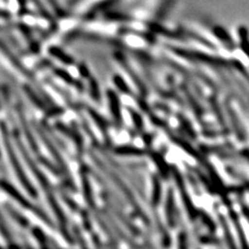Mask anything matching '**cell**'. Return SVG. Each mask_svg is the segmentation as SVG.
Here are the masks:
<instances>
[{
	"label": "cell",
	"instance_id": "1",
	"mask_svg": "<svg viewBox=\"0 0 249 249\" xmlns=\"http://www.w3.org/2000/svg\"><path fill=\"white\" fill-rule=\"evenodd\" d=\"M16 142L18 143L19 145V149H20V152L23 156V158H24V160L27 162V164L30 168V170L33 171V174L35 175V178H36V181L38 182V184H40V186L42 187V188L44 189V192H45V196H46V198L47 200H48L49 205L52 209V211L54 213V215L56 216L57 220L59 222V228H60V231L62 233V236L65 237V239L68 241V242H71V238H70V235L68 232V230H67V224H68V221L66 219V217L64 215V212L61 211V209L58 205L57 200L55 199V196H54V194L52 192V189H51V186L50 184L48 183V181H47V178H45V176L41 173L40 170H38V168L36 167V165L35 164V162H33V160L30 159L29 155L27 154V152L24 150V146H23V144L21 143V140L20 138H16Z\"/></svg>",
	"mask_w": 249,
	"mask_h": 249
},
{
	"label": "cell",
	"instance_id": "2",
	"mask_svg": "<svg viewBox=\"0 0 249 249\" xmlns=\"http://www.w3.org/2000/svg\"><path fill=\"white\" fill-rule=\"evenodd\" d=\"M0 132H1L3 146H4V150H5V153L7 156V160H9V162H10V164L12 166V169L14 171L16 178H18V181L21 184V186L25 189V191L29 194L30 196L36 197L37 194H36L35 187L31 185L30 181L28 180V178L26 177L24 170H23V168H22V165L17 157V155H16V152L14 151V147L12 145L11 139H10V135H9V133H7V128H6L4 123H0Z\"/></svg>",
	"mask_w": 249,
	"mask_h": 249
},
{
	"label": "cell",
	"instance_id": "3",
	"mask_svg": "<svg viewBox=\"0 0 249 249\" xmlns=\"http://www.w3.org/2000/svg\"><path fill=\"white\" fill-rule=\"evenodd\" d=\"M0 188H1L7 196L12 197L16 202H17V204H19V206H21L23 209H26L28 211L35 213L41 220H43L47 225H48V227L53 228L52 222L49 218L47 217V215L44 212H42L40 209L35 207L28 199H26L24 196H23L12 184L7 183L6 181H0Z\"/></svg>",
	"mask_w": 249,
	"mask_h": 249
},
{
	"label": "cell",
	"instance_id": "4",
	"mask_svg": "<svg viewBox=\"0 0 249 249\" xmlns=\"http://www.w3.org/2000/svg\"><path fill=\"white\" fill-rule=\"evenodd\" d=\"M0 54H1L2 57H4V59L9 62V64L12 66V68H14L17 72H19L23 77H26L28 79H31V78H33L31 73L24 66H23L22 62L18 59V57H16L15 54L7 48L6 45L1 41H0Z\"/></svg>",
	"mask_w": 249,
	"mask_h": 249
},
{
	"label": "cell",
	"instance_id": "5",
	"mask_svg": "<svg viewBox=\"0 0 249 249\" xmlns=\"http://www.w3.org/2000/svg\"><path fill=\"white\" fill-rule=\"evenodd\" d=\"M212 30H213L214 36L223 45L227 46L229 49H233V48H235V42H233V40L231 38V35L229 34V31L227 29L223 28L220 25H215Z\"/></svg>",
	"mask_w": 249,
	"mask_h": 249
},
{
	"label": "cell",
	"instance_id": "6",
	"mask_svg": "<svg viewBox=\"0 0 249 249\" xmlns=\"http://www.w3.org/2000/svg\"><path fill=\"white\" fill-rule=\"evenodd\" d=\"M151 30L153 33L160 35L162 36H166L169 38H177V40H180V38H184L186 36L184 35L183 31H171L165 27L161 26L160 24H157V23H152L150 25Z\"/></svg>",
	"mask_w": 249,
	"mask_h": 249
},
{
	"label": "cell",
	"instance_id": "7",
	"mask_svg": "<svg viewBox=\"0 0 249 249\" xmlns=\"http://www.w3.org/2000/svg\"><path fill=\"white\" fill-rule=\"evenodd\" d=\"M49 54L51 56H53L54 58H56L57 60H59L60 62H62L64 65H68V66H71L75 64V60L72 56H70L69 54H67L64 50L60 49L59 47L56 46H52L49 48L48 50Z\"/></svg>",
	"mask_w": 249,
	"mask_h": 249
},
{
	"label": "cell",
	"instance_id": "8",
	"mask_svg": "<svg viewBox=\"0 0 249 249\" xmlns=\"http://www.w3.org/2000/svg\"><path fill=\"white\" fill-rule=\"evenodd\" d=\"M53 73H54V75H55L56 77H58L60 80L66 82L67 84L72 85V87H74V88H76L78 89H83L82 83H80L79 81L76 80L75 78H73L68 72H66L65 70L55 68V69L53 70Z\"/></svg>",
	"mask_w": 249,
	"mask_h": 249
},
{
	"label": "cell",
	"instance_id": "9",
	"mask_svg": "<svg viewBox=\"0 0 249 249\" xmlns=\"http://www.w3.org/2000/svg\"><path fill=\"white\" fill-rule=\"evenodd\" d=\"M107 97H108V102L109 107H110L111 114L116 122H121V110H120V103H119V98L118 96L112 90L107 91Z\"/></svg>",
	"mask_w": 249,
	"mask_h": 249
},
{
	"label": "cell",
	"instance_id": "10",
	"mask_svg": "<svg viewBox=\"0 0 249 249\" xmlns=\"http://www.w3.org/2000/svg\"><path fill=\"white\" fill-rule=\"evenodd\" d=\"M57 129L60 130L62 133L66 134L68 137H70V138L73 140V142L76 144V146L78 147V151H82L83 142H82L81 136L78 134V132H76V131H74L72 129H70V128L64 126V124H57Z\"/></svg>",
	"mask_w": 249,
	"mask_h": 249
},
{
	"label": "cell",
	"instance_id": "11",
	"mask_svg": "<svg viewBox=\"0 0 249 249\" xmlns=\"http://www.w3.org/2000/svg\"><path fill=\"white\" fill-rule=\"evenodd\" d=\"M238 36L240 40V46L245 55L249 58V31L245 26H239Z\"/></svg>",
	"mask_w": 249,
	"mask_h": 249
},
{
	"label": "cell",
	"instance_id": "12",
	"mask_svg": "<svg viewBox=\"0 0 249 249\" xmlns=\"http://www.w3.org/2000/svg\"><path fill=\"white\" fill-rule=\"evenodd\" d=\"M18 111H19V119L21 121L22 127H23V131H24L25 133H26V139H27V142H28V144H29V146L31 147V149H33L36 153L37 152V144L35 142V138L33 137V135L30 134V131H29V129L27 127V124H26L24 115H23V112L21 110V107H18Z\"/></svg>",
	"mask_w": 249,
	"mask_h": 249
},
{
	"label": "cell",
	"instance_id": "13",
	"mask_svg": "<svg viewBox=\"0 0 249 249\" xmlns=\"http://www.w3.org/2000/svg\"><path fill=\"white\" fill-rule=\"evenodd\" d=\"M23 89H24L27 97L30 99L31 102L34 103V105H36L38 109H45V103L43 102V100L38 97L36 93L28 87V85H24Z\"/></svg>",
	"mask_w": 249,
	"mask_h": 249
},
{
	"label": "cell",
	"instance_id": "14",
	"mask_svg": "<svg viewBox=\"0 0 249 249\" xmlns=\"http://www.w3.org/2000/svg\"><path fill=\"white\" fill-rule=\"evenodd\" d=\"M41 137L43 138V142H44V143L46 144V146H47V149L49 150V152H51V154H52V156L54 157V159H55L59 164L61 165V167H65V165H64V161H62V159H61V156L59 155V153L55 150V147L53 146V144L49 142L48 140V138H47L44 134H41Z\"/></svg>",
	"mask_w": 249,
	"mask_h": 249
},
{
	"label": "cell",
	"instance_id": "15",
	"mask_svg": "<svg viewBox=\"0 0 249 249\" xmlns=\"http://www.w3.org/2000/svg\"><path fill=\"white\" fill-rule=\"evenodd\" d=\"M82 187H83V196L85 197V200H87L88 204L89 206L92 205V197H91V187L89 183L87 174H84L82 176Z\"/></svg>",
	"mask_w": 249,
	"mask_h": 249
},
{
	"label": "cell",
	"instance_id": "16",
	"mask_svg": "<svg viewBox=\"0 0 249 249\" xmlns=\"http://www.w3.org/2000/svg\"><path fill=\"white\" fill-rule=\"evenodd\" d=\"M89 95H90V97L95 101H99V99L101 97L99 83L97 82L95 78H92L91 76L89 78Z\"/></svg>",
	"mask_w": 249,
	"mask_h": 249
},
{
	"label": "cell",
	"instance_id": "17",
	"mask_svg": "<svg viewBox=\"0 0 249 249\" xmlns=\"http://www.w3.org/2000/svg\"><path fill=\"white\" fill-rule=\"evenodd\" d=\"M33 2L36 4V9L40 12V14L42 15V17H44L45 19L48 20L49 22H53V18L51 17V14L50 12L46 9L45 5L43 4V2L41 0H33Z\"/></svg>",
	"mask_w": 249,
	"mask_h": 249
},
{
	"label": "cell",
	"instance_id": "18",
	"mask_svg": "<svg viewBox=\"0 0 249 249\" xmlns=\"http://www.w3.org/2000/svg\"><path fill=\"white\" fill-rule=\"evenodd\" d=\"M0 233H1V236L3 237V239L6 241L7 244H9L10 246L14 244L11 233L9 231H7L5 224H4V221L2 220L1 217H0Z\"/></svg>",
	"mask_w": 249,
	"mask_h": 249
},
{
	"label": "cell",
	"instance_id": "19",
	"mask_svg": "<svg viewBox=\"0 0 249 249\" xmlns=\"http://www.w3.org/2000/svg\"><path fill=\"white\" fill-rule=\"evenodd\" d=\"M33 233H34V236L36 237V239L37 240L38 244L41 245L42 249H47V242H46V238L44 236L43 231L40 229L36 228V229L33 230Z\"/></svg>",
	"mask_w": 249,
	"mask_h": 249
},
{
	"label": "cell",
	"instance_id": "20",
	"mask_svg": "<svg viewBox=\"0 0 249 249\" xmlns=\"http://www.w3.org/2000/svg\"><path fill=\"white\" fill-rule=\"evenodd\" d=\"M113 81H114L115 87L118 88L121 91L126 92V93L129 92V89H128V87H127V84H126V82L124 81V79H123L122 77H120V76H114Z\"/></svg>",
	"mask_w": 249,
	"mask_h": 249
},
{
	"label": "cell",
	"instance_id": "21",
	"mask_svg": "<svg viewBox=\"0 0 249 249\" xmlns=\"http://www.w3.org/2000/svg\"><path fill=\"white\" fill-rule=\"evenodd\" d=\"M46 1L51 5L52 10L54 11V13H55L57 16H64L65 15V12L60 7L59 3L57 2V0H46Z\"/></svg>",
	"mask_w": 249,
	"mask_h": 249
},
{
	"label": "cell",
	"instance_id": "22",
	"mask_svg": "<svg viewBox=\"0 0 249 249\" xmlns=\"http://www.w3.org/2000/svg\"><path fill=\"white\" fill-rule=\"evenodd\" d=\"M78 71H79L80 75L83 77V78H87V79H89V78L90 77V73L89 71L88 67L85 65H79V67H78Z\"/></svg>",
	"mask_w": 249,
	"mask_h": 249
},
{
	"label": "cell",
	"instance_id": "23",
	"mask_svg": "<svg viewBox=\"0 0 249 249\" xmlns=\"http://www.w3.org/2000/svg\"><path fill=\"white\" fill-rule=\"evenodd\" d=\"M62 112V109L59 108V107H54V108H51L49 109L48 111H47V114L50 115V116H54V115H58L59 113Z\"/></svg>",
	"mask_w": 249,
	"mask_h": 249
},
{
	"label": "cell",
	"instance_id": "24",
	"mask_svg": "<svg viewBox=\"0 0 249 249\" xmlns=\"http://www.w3.org/2000/svg\"><path fill=\"white\" fill-rule=\"evenodd\" d=\"M18 3H19L21 9L23 10V7H24V6L26 5V0H18Z\"/></svg>",
	"mask_w": 249,
	"mask_h": 249
},
{
	"label": "cell",
	"instance_id": "25",
	"mask_svg": "<svg viewBox=\"0 0 249 249\" xmlns=\"http://www.w3.org/2000/svg\"><path fill=\"white\" fill-rule=\"evenodd\" d=\"M0 249H1V247H0Z\"/></svg>",
	"mask_w": 249,
	"mask_h": 249
},
{
	"label": "cell",
	"instance_id": "26",
	"mask_svg": "<svg viewBox=\"0 0 249 249\" xmlns=\"http://www.w3.org/2000/svg\"><path fill=\"white\" fill-rule=\"evenodd\" d=\"M0 155H1V154H0Z\"/></svg>",
	"mask_w": 249,
	"mask_h": 249
}]
</instances>
